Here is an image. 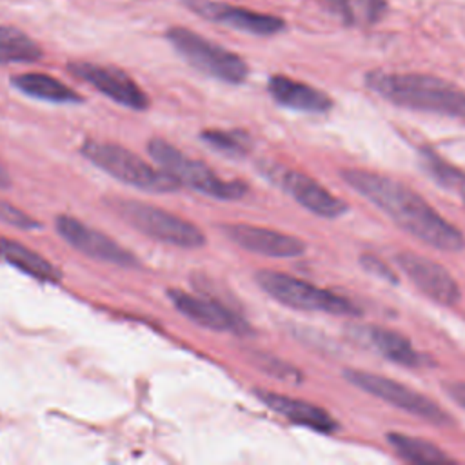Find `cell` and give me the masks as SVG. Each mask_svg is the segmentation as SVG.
<instances>
[{
  "instance_id": "6da1fadb",
  "label": "cell",
  "mask_w": 465,
  "mask_h": 465,
  "mask_svg": "<svg viewBox=\"0 0 465 465\" xmlns=\"http://www.w3.org/2000/svg\"><path fill=\"white\" fill-rule=\"evenodd\" d=\"M340 176L414 238L441 251L463 249L461 231L405 183L367 169H341Z\"/></svg>"
},
{
  "instance_id": "7a4b0ae2",
  "label": "cell",
  "mask_w": 465,
  "mask_h": 465,
  "mask_svg": "<svg viewBox=\"0 0 465 465\" xmlns=\"http://www.w3.org/2000/svg\"><path fill=\"white\" fill-rule=\"evenodd\" d=\"M371 91L394 105L465 118V91L458 85L423 73H383L371 71L365 76Z\"/></svg>"
},
{
  "instance_id": "3957f363",
  "label": "cell",
  "mask_w": 465,
  "mask_h": 465,
  "mask_svg": "<svg viewBox=\"0 0 465 465\" xmlns=\"http://www.w3.org/2000/svg\"><path fill=\"white\" fill-rule=\"evenodd\" d=\"M82 154L109 176L136 189L149 193H173L180 187L169 173L153 167L138 154L118 143L87 140L82 143Z\"/></svg>"
},
{
  "instance_id": "277c9868",
  "label": "cell",
  "mask_w": 465,
  "mask_h": 465,
  "mask_svg": "<svg viewBox=\"0 0 465 465\" xmlns=\"http://www.w3.org/2000/svg\"><path fill=\"white\" fill-rule=\"evenodd\" d=\"M151 158L169 173L180 185H187L205 196L218 200H240L247 193V185L240 180H222L203 162L194 160L162 138H153L147 143Z\"/></svg>"
},
{
  "instance_id": "5b68a950",
  "label": "cell",
  "mask_w": 465,
  "mask_h": 465,
  "mask_svg": "<svg viewBox=\"0 0 465 465\" xmlns=\"http://www.w3.org/2000/svg\"><path fill=\"white\" fill-rule=\"evenodd\" d=\"M113 211L142 234L176 247L194 249L205 243V236L194 223L156 205L129 198H111Z\"/></svg>"
},
{
  "instance_id": "8992f818",
  "label": "cell",
  "mask_w": 465,
  "mask_h": 465,
  "mask_svg": "<svg viewBox=\"0 0 465 465\" xmlns=\"http://www.w3.org/2000/svg\"><path fill=\"white\" fill-rule=\"evenodd\" d=\"M165 38L194 69L227 84H242L249 74L247 62L227 47L187 27H169Z\"/></svg>"
},
{
  "instance_id": "52a82bcc",
  "label": "cell",
  "mask_w": 465,
  "mask_h": 465,
  "mask_svg": "<svg viewBox=\"0 0 465 465\" xmlns=\"http://www.w3.org/2000/svg\"><path fill=\"white\" fill-rule=\"evenodd\" d=\"M254 278L271 298L292 309L318 311L341 316H358L361 312L347 298L334 294L327 289H320L309 282L289 276L285 272L262 269L254 274Z\"/></svg>"
},
{
  "instance_id": "ba28073f",
  "label": "cell",
  "mask_w": 465,
  "mask_h": 465,
  "mask_svg": "<svg viewBox=\"0 0 465 465\" xmlns=\"http://www.w3.org/2000/svg\"><path fill=\"white\" fill-rule=\"evenodd\" d=\"M343 376L349 383H352L354 387L409 412L414 414L418 418L427 420L429 423L434 425H449L452 421V418L438 405L434 403L430 398L416 392L414 389L398 383L394 380H389L385 376L374 374V372H367V371H358V369H345Z\"/></svg>"
},
{
  "instance_id": "9c48e42d",
  "label": "cell",
  "mask_w": 465,
  "mask_h": 465,
  "mask_svg": "<svg viewBox=\"0 0 465 465\" xmlns=\"http://www.w3.org/2000/svg\"><path fill=\"white\" fill-rule=\"evenodd\" d=\"M263 173L272 183L282 187L300 205H303L307 211L318 216L338 218L345 214L349 209L341 198L331 194L323 185H320L316 180L300 171L267 163L263 165Z\"/></svg>"
},
{
  "instance_id": "30bf717a",
  "label": "cell",
  "mask_w": 465,
  "mask_h": 465,
  "mask_svg": "<svg viewBox=\"0 0 465 465\" xmlns=\"http://www.w3.org/2000/svg\"><path fill=\"white\" fill-rule=\"evenodd\" d=\"M67 69L73 76L93 85L96 91L124 107L134 111H143L149 107V96L145 91L118 67L91 62H71Z\"/></svg>"
},
{
  "instance_id": "8fae6325",
  "label": "cell",
  "mask_w": 465,
  "mask_h": 465,
  "mask_svg": "<svg viewBox=\"0 0 465 465\" xmlns=\"http://www.w3.org/2000/svg\"><path fill=\"white\" fill-rule=\"evenodd\" d=\"M182 4L196 13L198 16L211 20L214 24L249 33L258 36H271L285 29V22L280 16L251 11L245 7H236L216 0H182Z\"/></svg>"
},
{
  "instance_id": "7c38bea8",
  "label": "cell",
  "mask_w": 465,
  "mask_h": 465,
  "mask_svg": "<svg viewBox=\"0 0 465 465\" xmlns=\"http://www.w3.org/2000/svg\"><path fill=\"white\" fill-rule=\"evenodd\" d=\"M54 225L58 234L67 243H71L76 251L107 263H114L122 267H138L136 256L127 249H124L111 236L104 234L102 231L93 229L87 223L65 214H60Z\"/></svg>"
},
{
  "instance_id": "4fadbf2b",
  "label": "cell",
  "mask_w": 465,
  "mask_h": 465,
  "mask_svg": "<svg viewBox=\"0 0 465 465\" xmlns=\"http://www.w3.org/2000/svg\"><path fill=\"white\" fill-rule=\"evenodd\" d=\"M394 262L407 274V278L430 300L447 307L460 302V287L443 265L432 262L427 256L409 251L398 252L394 256Z\"/></svg>"
},
{
  "instance_id": "5bb4252c",
  "label": "cell",
  "mask_w": 465,
  "mask_h": 465,
  "mask_svg": "<svg viewBox=\"0 0 465 465\" xmlns=\"http://www.w3.org/2000/svg\"><path fill=\"white\" fill-rule=\"evenodd\" d=\"M225 236L232 240L245 251L272 256V258H291L305 252L307 245L291 234H283L272 229L247 225V223H229L222 227Z\"/></svg>"
},
{
  "instance_id": "9a60e30c",
  "label": "cell",
  "mask_w": 465,
  "mask_h": 465,
  "mask_svg": "<svg viewBox=\"0 0 465 465\" xmlns=\"http://www.w3.org/2000/svg\"><path fill=\"white\" fill-rule=\"evenodd\" d=\"M167 294L174 303L176 311H180L183 316L202 327L213 331H229L234 334H243L251 329L242 316L214 300L193 296L180 289H171Z\"/></svg>"
},
{
  "instance_id": "2e32d148",
  "label": "cell",
  "mask_w": 465,
  "mask_h": 465,
  "mask_svg": "<svg viewBox=\"0 0 465 465\" xmlns=\"http://www.w3.org/2000/svg\"><path fill=\"white\" fill-rule=\"evenodd\" d=\"M349 336L363 345L378 352L403 367H420L423 365V356L414 349V345L396 331L380 327V325H351L347 329Z\"/></svg>"
},
{
  "instance_id": "e0dca14e",
  "label": "cell",
  "mask_w": 465,
  "mask_h": 465,
  "mask_svg": "<svg viewBox=\"0 0 465 465\" xmlns=\"http://www.w3.org/2000/svg\"><path fill=\"white\" fill-rule=\"evenodd\" d=\"M256 396L274 412H278L280 416L287 418L289 421L323 432V434H331L338 429L336 420L323 411L322 407L303 401V400H296V398H289V396H282L271 391H256Z\"/></svg>"
},
{
  "instance_id": "ac0fdd59",
  "label": "cell",
  "mask_w": 465,
  "mask_h": 465,
  "mask_svg": "<svg viewBox=\"0 0 465 465\" xmlns=\"http://www.w3.org/2000/svg\"><path fill=\"white\" fill-rule=\"evenodd\" d=\"M267 91L274 102L294 111L325 113L332 107V100L327 93L283 74L271 76L267 82Z\"/></svg>"
},
{
  "instance_id": "d6986e66",
  "label": "cell",
  "mask_w": 465,
  "mask_h": 465,
  "mask_svg": "<svg viewBox=\"0 0 465 465\" xmlns=\"http://www.w3.org/2000/svg\"><path fill=\"white\" fill-rule=\"evenodd\" d=\"M11 84L15 89H18L20 93H24L31 98H38V100H45V102H53V104H80L82 102V96L74 89H71L58 78L49 76L45 73L15 74V76H11Z\"/></svg>"
},
{
  "instance_id": "ffe728a7",
  "label": "cell",
  "mask_w": 465,
  "mask_h": 465,
  "mask_svg": "<svg viewBox=\"0 0 465 465\" xmlns=\"http://www.w3.org/2000/svg\"><path fill=\"white\" fill-rule=\"evenodd\" d=\"M0 258L11 263L13 267L20 269L22 272L42 280V282H60L62 272L42 254L31 251L24 243H18L9 238H0Z\"/></svg>"
},
{
  "instance_id": "44dd1931",
  "label": "cell",
  "mask_w": 465,
  "mask_h": 465,
  "mask_svg": "<svg viewBox=\"0 0 465 465\" xmlns=\"http://www.w3.org/2000/svg\"><path fill=\"white\" fill-rule=\"evenodd\" d=\"M42 56V47L27 33L13 25H0V64H29Z\"/></svg>"
},
{
  "instance_id": "7402d4cb",
  "label": "cell",
  "mask_w": 465,
  "mask_h": 465,
  "mask_svg": "<svg viewBox=\"0 0 465 465\" xmlns=\"http://www.w3.org/2000/svg\"><path fill=\"white\" fill-rule=\"evenodd\" d=\"M387 441L396 450L398 456L411 463H447L452 461L440 447L432 445L430 441L412 438L401 432H387Z\"/></svg>"
},
{
  "instance_id": "603a6c76",
  "label": "cell",
  "mask_w": 465,
  "mask_h": 465,
  "mask_svg": "<svg viewBox=\"0 0 465 465\" xmlns=\"http://www.w3.org/2000/svg\"><path fill=\"white\" fill-rule=\"evenodd\" d=\"M202 140L209 143V147L216 149L222 154L240 158L251 151V140L242 131H223V129H205L202 133Z\"/></svg>"
},
{
  "instance_id": "cb8c5ba5",
  "label": "cell",
  "mask_w": 465,
  "mask_h": 465,
  "mask_svg": "<svg viewBox=\"0 0 465 465\" xmlns=\"http://www.w3.org/2000/svg\"><path fill=\"white\" fill-rule=\"evenodd\" d=\"M420 156H421V160H423L425 169L430 173V176H432L438 183H441L443 187L456 191L458 185L465 180V173H461V171H458L456 167L449 165V163H447L440 154H436L434 151L423 147V149L420 151Z\"/></svg>"
},
{
  "instance_id": "d4e9b609",
  "label": "cell",
  "mask_w": 465,
  "mask_h": 465,
  "mask_svg": "<svg viewBox=\"0 0 465 465\" xmlns=\"http://www.w3.org/2000/svg\"><path fill=\"white\" fill-rule=\"evenodd\" d=\"M0 222L18 227V229H36L40 227V222H36L33 216L24 213L22 209L15 207L13 203L0 198Z\"/></svg>"
},
{
  "instance_id": "484cf974",
  "label": "cell",
  "mask_w": 465,
  "mask_h": 465,
  "mask_svg": "<svg viewBox=\"0 0 465 465\" xmlns=\"http://www.w3.org/2000/svg\"><path fill=\"white\" fill-rule=\"evenodd\" d=\"M360 263H361V267H365L369 272H372V274H376V276H380V278H383V280H387V282H391V283H398V278L394 276V272H392L381 260H378L376 256L363 254V256H360Z\"/></svg>"
},
{
  "instance_id": "4316f807",
  "label": "cell",
  "mask_w": 465,
  "mask_h": 465,
  "mask_svg": "<svg viewBox=\"0 0 465 465\" xmlns=\"http://www.w3.org/2000/svg\"><path fill=\"white\" fill-rule=\"evenodd\" d=\"M447 394L460 405L465 409V383H445L443 385Z\"/></svg>"
},
{
  "instance_id": "83f0119b",
  "label": "cell",
  "mask_w": 465,
  "mask_h": 465,
  "mask_svg": "<svg viewBox=\"0 0 465 465\" xmlns=\"http://www.w3.org/2000/svg\"><path fill=\"white\" fill-rule=\"evenodd\" d=\"M9 185H11L9 173L0 165V187H9Z\"/></svg>"
},
{
  "instance_id": "f1b7e54d",
  "label": "cell",
  "mask_w": 465,
  "mask_h": 465,
  "mask_svg": "<svg viewBox=\"0 0 465 465\" xmlns=\"http://www.w3.org/2000/svg\"><path fill=\"white\" fill-rule=\"evenodd\" d=\"M456 193H460V196L463 198V202H465V180L458 185V189H456Z\"/></svg>"
}]
</instances>
